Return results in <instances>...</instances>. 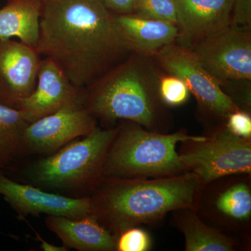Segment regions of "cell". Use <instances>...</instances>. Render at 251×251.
Wrapping results in <instances>:
<instances>
[{"label": "cell", "instance_id": "cell-7", "mask_svg": "<svg viewBox=\"0 0 251 251\" xmlns=\"http://www.w3.org/2000/svg\"><path fill=\"white\" fill-rule=\"evenodd\" d=\"M197 148L181 155L185 168H189L201 181L211 182L227 175L251 173V147L248 138L228 129L200 142Z\"/></svg>", "mask_w": 251, "mask_h": 251}, {"label": "cell", "instance_id": "cell-20", "mask_svg": "<svg viewBox=\"0 0 251 251\" xmlns=\"http://www.w3.org/2000/svg\"><path fill=\"white\" fill-rule=\"evenodd\" d=\"M133 14L140 17L177 24L175 0H136Z\"/></svg>", "mask_w": 251, "mask_h": 251}, {"label": "cell", "instance_id": "cell-9", "mask_svg": "<svg viewBox=\"0 0 251 251\" xmlns=\"http://www.w3.org/2000/svg\"><path fill=\"white\" fill-rule=\"evenodd\" d=\"M95 127V117L84 100L75 102L29 124L23 141L36 151L51 152L77 137L86 136Z\"/></svg>", "mask_w": 251, "mask_h": 251}, {"label": "cell", "instance_id": "cell-25", "mask_svg": "<svg viewBox=\"0 0 251 251\" xmlns=\"http://www.w3.org/2000/svg\"><path fill=\"white\" fill-rule=\"evenodd\" d=\"M104 6L114 15H126L134 13L136 0H100Z\"/></svg>", "mask_w": 251, "mask_h": 251}, {"label": "cell", "instance_id": "cell-12", "mask_svg": "<svg viewBox=\"0 0 251 251\" xmlns=\"http://www.w3.org/2000/svg\"><path fill=\"white\" fill-rule=\"evenodd\" d=\"M0 194L23 215L64 216L80 219L93 215V200L90 198H71L46 193L38 188L18 184L0 175Z\"/></svg>", "mask_w": 251, "mask_h": 251}, {"label": "cell", "instance_id": "cell-19", "mask_svg": "<svg viewBox=\"0 0 251 251\" xmlns=\"http://www.w3.org/2000/svg\"><path fill=\"white\" fill-rule=\"evenodd\" d=\"M220 211L233 219H249L251 214V195L247 185L239 184L227 189L217 200Z\"/></svg>", "mask_w": 251, "mask_h": 251}, {"label": "cell", "instance_id": "cell-22", "mask_svg": "<svg viewBox=\"0 0 251 251\" xmlns=\"http://www.w3.org/2000/svg\"><path fill=\"white\" fill-rule=\"evenodd\" d=\"M150 244V238L145 230L128 227L122 232L116 246L120 251H146Z\"/></svg>", "mask_w": 251, "mask_h": 251}, {"label": "cell", "instance_id": "cell-5", "mask_svg": "<svg viewBox=\"0 0 251 251\" xmlns=\"http://www.w3.org/2000/svg\"><path fill=\"white\" fill-rule=\"evenodd\" d=\"M120 128H94L84 139L36 163L33 177L41 184L61 188L85 186L102 173L110 145Z\"/></svg>", "mask_w": 251, "mask_h": 251}, {"label": "cell", "instance_id": "cell-18", "mask_svg": "<svg viewBox=\"0 0 251 251\" xmlns=\"http://www.w3.org/2000/svg\"><path fill=\"white\" fill-rule=\"evenodd\" d=\"M29 124L19 109L0 103V156L7 158L17 150Z\"/></svg>", "mask_w": 251, "mask_h": 251}, {"label": "cell", "instance_id": "cell-15", "mask_svg": "<svg viewBox=\"0 0 251 251\" xmlns=\"http://www.w3.org/2000/svg\"><path fill=\"white\" fill-rule=\"evenodd\" d=\"M46 224L67 248L79 251H112L116 247L111 234L92 215L80 219L49 216Z\"/></svg>", "mask_w": 251, "mask_h": 251}, {"label": "cell", "instance_id": "cell-2", "mask_svg": "<svg viewBox=\"0 0 251 251\" xmlns=\"http://www.w3.org/2000/svg\"><path fill=\"white\" fill-rule=\"evenodd\" d=\"M115 181L100 201H93L94 213L99 211L122 229L175 209L191 207L201 183L193 173L153 180Z\"/></svg>", "mask_w": 251, "mask_h": 251}, {"label": "cell", "instance_id": "cell-14", "mask_svg": "<svg viewBox=\"0 0 251 251\" xmlns=\"http://www.w3.org/2000/svg\"><path fill=\"white\" fill-rule=\"evenodd\" d=\"M124 39L133 53L144 57L154 56L165 46L174 44L179 28L173 23L140 17L135 14L115 15Z\"/></svg>", "mask_w": 251, "mask_h": 251}, {"label": "cell", "instance_id": "cell-10", "mask_svg": "<svg viewBox=\"0 0 251 251\" xmlns=\"http://www.w3.org/2000/svg\"><path fill=\"white\" fill-rule=\"evenodd\" d=\"M41 55L14 39L0 40V103L16 108L35 89Z\"/></svg>", "mask_w": 251, "mask_h": 251}, {"label": "cell", "instance_id": "cell-4", "mask_svg": "<svg viewBox=\"0 0 251 251\" xmlns=\"http://www.w3.org/2000/svg\"><path fill=\"white\" fill-rule=\"evenodd\" d=\"M206 139L181 133L158 134L140 127H127L119 130L110 145L102 173L114 178L173 174L185 168L176 153V144Z\"/></svg>", "mask_w": 251, "mask_h": 251}, {"label": "cell", "instance_id": "cell-8", "mask_svg": "<svg viewBox=\"0 0 251 251\" xmlns=\"http://www.w3.org/2000/svg\"><path fill=\"white\" fill-rule=\"evenodd\" d=\"M153 57L168 74L184 81L190 92L209 111L225 115L237 110V105L191 49L174 43L165 46Z\"/></svg>", "mask_w": 251, "mask_h": 251}, {"label": "cell", "instance_id": "cell-17", "mask_svg": "<svg viewBox=\"0 0 251 251\" xmlns=\"http://www.w3.org/2000/svg\"><path fill=\"white\" fill-rule=\"evenodd\" d=\"M188 251H229L233 246L227 237L207 227L196 216H188L182 224Z\"/></svg>", "mask_w": 251, "mask_h": 251}, {"label": "cell", "instance_id": "cell-11", "mask_svg": "<svg viewBox=\"0 0 251 251\" xmlns=\"http://www.w3.org/2000/svg\"><path fill=\"white\" fill-rule=\"evenodd\" d=\"M85 90L73 85L52 59H41L35 89L16 108L29 124L60 110L66 105L83 101Z\"/></svg>", "mask_w": 251, "mask_h": 251}, {"label": "cell", "instance_id": "cell-1", "mask_svg": "<svg viewBox=\"0 0 251 251\" xmlns=\"http://www.w3.org/2000/svg\"><path fill=\"white\" fill-rule=\"evenodd\" d=\"M36 49L83 90L133 53L100 0H43Z\"/></svg>", "mask_w": 251, "mask_h": 251}, {"label": "cell", "instance_id": "cell-26", "mask_svg": "<svg viewBox=\"0 0 251 251\" xmlns=\"http://www.w3.org/2000/svg\"><path fill=\"white\" fill-rule=\"evenodd\" d=\"M39 239L40 242H42V244H41V247L44 249V251H67V247H56V246L52 245V244H49V243L45 242V241L43 240L39 235Z\"/></svg>", "mask_w": 251, "mask_h": 251}, {"label": "cell", "instance_id": "cell-16", "mask_svg": "<svg viewBox=\"0 0 251 251\" xmlns=\"http://www.w3.org/2000/svg\"><path fill=\"white\" fill-rule=\"evenodd\" d=\"M43 0H8L0 9V40L16 38L36 48Z\"/></svg>", "mask_w": 251, "mask_h": 251}, {"label": "cell", "instance_id": "cell-3", "mask_svg": "<svg viewBox=\"0 0 251 251\" xmlns=\"http://www.w3.org/2000/svg\"><path fill=\"white\" fill-rule=\"evenodd\" d=\"M133 53L85 89L84 105L94 117L105 121L130 120L150 126L155 119L154 75Z\"/></svg>", "mask_w": 251, "mask_h": 251}, {"label": "cell", "instance_id": "cell-21", "mask_svg": "<svg viewBox=\"0 0 251 251\" xmlns=\"http://www.w3.org/2000/svg\"><path fill=\"white\" fill-rule=\"evenodd\" d=\"M158 92L163 101L171 106L186 103L190 95V91L184 81L173 75L160 79Z\"/></svg>", "mask_w": 251, "mask_h": 251}, {"label": "cell", "instance_id": "cell-24", "mask_svg": "<svg viewBox=\"0 0 251 251\" xmlns=\"http://www.w3.org/2000/svg\"><path fill=\"white\" fill-rule=\"evenodd\" d=\"M227 129L233 134L244 138H251V118L245 112L236 110L228 115Z\"/></svg>", "mask_w": 251, "mask_h": 251}, {"label": "cell", "instance_id": "cell-6", "mask_svg": "<svg viewBox=\"0 0 251 251\" xmlns=\"http://www.w3.org/2000/svg\"><path fill=\"white\" fill-rule=\"evenodd\" d=\"M203 68L222 86L251 80V31L229 27L191 49Z\"/></svg>", "mask_w": 251, "mask_h": 251}, {"label": "cell", "instance_id": "cell-23", "mask_svg": "<svg viewBox=\"0 0 251 251\" xmlns=\"http://www.w3.org/2000/svg\"><path fill=\"white\" fill-rule=\"evenodd\" d=\"M231 27L251 31V0H234Z\"/></svg>", "mask_w": 251, "mask_h": 251}, {"label": "cell", "instance_id": "cell-13", "mask_svg": "<svg viewBox=\"0 0 251 251\" xmlns=\"http://www.w3.org/2000/svg\"><path fill=\"white\" fill-rule=\"evenodd\" d=\"M179 45L191 49L231 26L234 0H175Z\"/></svg>", "mask_w": 251, "mask_h": 251}]
</instances>
